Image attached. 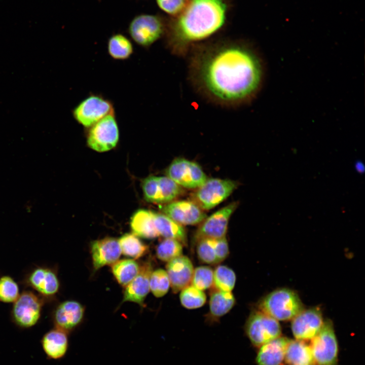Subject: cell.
Instances as JSON below:
<instances>
[{
  "label": "cell",
  "instance_id": "obj_6",
  "mask_svg": "<svg viewBox=\"0 0 365 365\" xmlns=\"http://www.w3.org/2000/svg\"><path fill=\"white\" fill-rule=\"evenodd\" d=\"M315 365H337L339 346L332 320L326 319L319 332L310 340Z\"/></svg>",
  "mask_w": 365,
  "mask_h": 365
},
{
  "label": "cell",
  "instance_id": "obj_34",
  "mask_svg": "<svg viewBox=\"0 0 365 365\" xmlns=\"http://www.w3.org/2000/svg\"><path fill=\"white\" fill-rule=\"evenodd\" d=\"M170 286L166 271L159 269L152 271L150 278V289L156 297L164 296L168 292Z\"/></svg>",
  "mask_w": 365,
  "mask_h": 365
},
{
  "label": "cell",
  "instance_id": "obj_26",
  "mask_svg": "<svg viewBox=\"0 0 365 365\" xmlns=\"http://www.w3.org/2000/svg\"><path fill=\"white\" fill-rule=\"evenodd\" d=\"M154 223L159 234L165 238L176 240L181 244L186 243V233L182 225L163 213L154 212Z\"/></svg>",
  "mask_w": 365,
  "mask_h": 365
},
{
  "label": "cell",
  "instance_id": "obj_18",
  "mask_svg": "<svg viewBox=\"0 0 365 365\" xmlns=\"http://www.w3.org/2000/svg\"><path fill=\"white\" fill-rule=\"evenodd\" d=\"M166 269L170 286L174 293L181 291L190 285L194 268L192 262L187 257L181 255L168 262Z\"/></svg>",
  "mask_w": 365,
  "mask_h": 365
},
{
  "label": "cell",
  "instance_id": "obj_10",
  "mask_svg": "<svg viewBox=\"0 0 365 365\" xmlns=\"http://www.w3.org/2000/svg\"><path fill=\"white\" fill-rule=\"evenodd\" d=\"M166 176L180 187L198 188L207 177L197 163L184 158L175 159L166 169Z\"/></svg>",
  "mask_w": 365,
  "mask_h": 365
},
{
  "label": "cell",
  "instance_id": "obj_37",
  "mask_svg": "<svg viewBox=\"0 0 365 365\" xmlns=\"http://www.w3.org/2000/svg\"><path fill=\"white\" fill-rule=\"evenodd\" d=\"M158 7L169 17L179 14L185 7L187 0H156Z\"/></svg>",
  "mask_w": 365,
  "mask_h": 365
},
{
  "label": "cell",
  "instance_id": "obj_24",
  "mask_svg": "<svg viewBox=\"0 0 365 365\" xmlns=\"http://www.w3.org/2000/svg\"><path fill=\"white\" fill-rule=\"evenodd\" d=\"M285 362L288 365H315L310 344L303 340L290 339L285 350Z\"/></svg>",
  "mask_w": 365,
  "mask_h": 365
},
{
  "label": "cell",
  "instance_id": "obj_30",
  "mask_svg": "<svg viewBox=\"0 0 365 365\" xmlns=\"http://www.w3.org/2000/svg\"><path fill=\"white\" fill-rule=\"evenodd\" d=\"M118 241L122 252L125 256L134 259L142 257L148 249L147 246L133 234H126Z\"/></svg>",
  "mask_w": 365,
  "mask_h": 365
},
{
  "label": "cell",
  "instance_id": "obj_17",
  "mask_svg": "<svg viewBox=\"0 0 365 365\" xmlns=\"http://www.w3.org/2000/svg\"><path fill=\"white\" fill-rule=\"evenodd\" d=\"M84 313V309L80 303L65 301L57 308L54 314V323L56 328L68 333L81 323Z\"/></svg>",
  "mask_w": 365,
  "mask_h": 365
},
{
  "label": "cell",
  "instance_id": "obj_28",
  "mask_svg": "<svg viewBox=\"0 0 365 365\" xmlns=\"http://www.w3.org/2000/svg\"><path fill=\"white\" fill-rule=\"evenodd\" d=\"M235 303L231 292L217 290L211 294L209 300V310L212 316L219 318L229 312Z\"/></svg>",
  "mask_w": 365,
  "mask_h": 365
},
{
  "label": "cell",
  "instance_id": "obj_2",
  "mask_svg": "<svg viewBox=\"0 0 365 365\" xmlns=\"http://www.w3.org/2000/svg\"><path fill=\"white\" fill-rule=\"evenodd\" d=\"M233 7L232 0H187L182 11L167 17L165 45L177 57H186L226 27Z\"/></svg>",
  "mask_w": 365,
  "mask_h": 365
},
{
  "label": "cell",
  "instance_id": "obj_5",
  "mask_svg": "<svg viewBox=\"0 0 365 365\" xmlns=\"http://www.w3.org/2000/svg\"><path fill=\"white\" fill-rule=\"evenodd\" d=\"M115 113L112 101L99 93H90L71 111L74 119L88 128L104 117Z\"/></svg>",
  "mask_w": 365,
  "mask_h": 365
},
{
  "label": "cell",
  "instance_id": "obj_27",
  "mask_svg": "<svg viewBox=\"0 0 365 365\" xmlns=\"http://www.w3.org/2000/svg\"><path fill=\"white\" fill-rule=\"evenodd\" d=\"M107 51L109 56L116 60H126L133 53L131 40L125 35L116 33L110 36L107 42Z\"/></svg>",
  "mask_w": 365,
  "mask_h": 365
},
{
  "label": "cell",
  "instance_id": "obj_38",
  "mask_svg": "<svg viewBox=\"0 0 365 365\" xmlns=\"http://www.w3.org/2000/svg\"><path fill=\"white\" fill-rule=\"evenodd\" d=\"M355 167L358 172L360 173H362L364 172V166L362 162L357 161L355 163Z\"/></svg>",
  "mask_w": 365,
  "mask_h": 365
},
{
  "label": "cell",
  "instance_id": "obj_33",
  "mask_svg": "<svg viewBox=\"0 0 365 365\" xmlns=\"http://www.w3.org/2000/svg\"><path fill=\"white\" fill-rule=\"evenodd\" d=\"M182 244L178 241L165 238L162 241L156 248L157 258L164 262H169L181 255Z\"/></svg>",
  "mask_w": 365,
  "mask_h": 365
},
{
  "label": "cell",
  "instance_id": "obj_8",
  "mask_svg": "<svg viewBox=\"0 0 365 365\" xmlns=\"http://www.w3.org/2000/svg\"><path fill=\"white\" fill-rule=\"evenodd\" d=\"M88 128L87 143L92 150L104 152L117 145L119 129L115 113L107 115Z\"/></svg>",
  "mask_w": 365,
  "mask_h": 365
},
{
  "label": "cell",
  "instance_id": "obj_14",
  "mask_svg": "<svg viewBox=\"0 0 365 365\" xmlns=\"http://www.w3.org/2000/svg\"><path fill=\"white\" fill-rule=\"evenodd\" d=\"M291 330L295 339L310 341L321 328L324 320L317 307L303 309L291 320Z\"/></svg>",
  "mask_w": 365,
  "mask_h": 365
},
{
  "label": "cell",
  "instance_id": "obj_20",
  "mask_svg": "<svg viewBox=\"0 0 365 365\" xmlns=\"http://www.w3.org/2000/svg\"><path fill=\"white\" fill-rule=\"evenodd\" d=\"M229 252L226 237L219 239L205 238L197 242L198 256L205 263L215 264L220 263L228 257Z\"/></svg>",
  "mask_w": 365,
  "mask_h": 365
},
{
  "label": "cell",
  "instance_id": "obj_22",
  "mask_svg": "<svg viewBox=\"0 0 365 365\" xmlns=\"http://www.w3.org/2000/svg\"><path fill=\"white\" fill-rule=\"evenodd\" d=\"M290 339L280 336L261 346L257 355V365H283L286 346Z\"/></svg>",
  "mask_w": 365,
  "mask_h": 365
},
{
  "label": "cell",
  "instance_id": "obj_25",
  "mask_svg": "<svg viewBox=\"0 0 365 365\" xmlns=\"http://www.w3.org/2000/svg\"><path fill=\"white\" fill-rule=\"evenodd\" d=\"M130 226L133 234L137 236L153 239L159 236L155 225L153 211L138 210L131 217Z\"/></svg>",
  "mask_w": 365,
  "mask_h": 365
},
{
  "label": "cell",
  "instance_id": "obj_12",
  "mask_svg": "<svg viewBox=\"0 0 365 365\" xmlns=\"http://www.w3.org/2000/svg\"><path fill=\"white\" fill-rule=\"evenodd\" d=\"M42 303L31 291H24L14 302L12 310L15 323L22 328H29L36 324L41 313Z\"/></svg>",
  "mask_w": 365,
  "mask_h": 365
},
{
  "label": "cell",
  "instance_id": "obj_4",
  "mask_svg": "<svg viewBox=\"0 0 365 365\" xmlns=\"http://www.w3.org/2000/svg\"><path fill=\"white\" fill-rule=\"evenodd\" d=\"M166 21L167 17L159 14H140L131 20L127 31L137 45L148 49L163 38Z\"/></svg>",
  "mask_w": 365,
  "mask_h": 365
},
{
  "label": "cell",
  "instance_id": "obj_31",
  "mask_svg": "<svg viewBox=\"0 0 365 365\" xmlns=\"http://www.w3.org/2000/svg\"><path fill=\"white\" fill-rule=\"evenodd\" d=\"M236 279L234 272L227 266H218L213 271V284L217 290L231 292Z\"/></svg>",
  "mask_w": 365,
  "mask_h": 365
},
{
  "label": "cell",
  "instance_id": "obj_32",
  "mask_svg": "<svg viewBox=\"0 0 365 365\" xmlns=\"http://www.w3.org/2000/svg\"><path fill=\"white\" fill-rule=\"evenodd\" d=\"M179 299L184 307L193 309L204 305L206 302V297L203 290L190 285L181 290Z\"/></svg>",
  "mask_w": 365,
  "mask_h": 365
},
{
  "label": "cell",
  "instance_id": "obj_29",
  "mask_svg": "<svg viewBox=\"0 0 365 365\" xmlns=\"http://www.w3.org/2000/svg\"><path fill=\"white\" fill-rule=\"evenodd\" d=\"M139 268L134 260L125 259L113 264L112 271L119 283L126 286L138 274Z\"/></svg>",
  "mask_w": 365,
  "mask_h": 365
},
{
  "label": "cell",
  "instance_id": "obj_19",
  "mask_svg": "<svg viewBox=\"0 0 365 365\" xmlns=\"http://www.w3.org/2000/svg\"><path fill=\"white\" fill-rule=\"evenodd\" d=\"M152 266L145 263L139 268L136 276L126 286L123 302H132L142 306L143 301L150 291V278Z\"/></svg>",
  "mask_w": 365,
  "mask_h": 365
},
{
  "label": "cell",
  "instance_id": "obj_9",
  "mask_svg": "<svg viewBox=\"0 0 365 365\" xmlns=\"http://www.w3.org/2000/svg\"><path fill=\"white\" fill-rule=\"evenodd\" d=\"M237 184L228 179L207 178L195 194L196 203L202 209H212L226 199Z\"/></svg>",
  "mask_w": 365,
  "mask_h": 365
},
{
  "label": "cell",
  "instance_id": "obj_23",
  "mask_svg": "<svg viewBox=\"0 0 365 365\" xmlns=\"http://www.w3.org/2000/svg\"><path fill=\"white\" fill-rule=\"evenodd\" d=\"M28 282L36 290L47 296L56 294L59 286L56 274L51 270L44 268L35 269L30 275Z\"/></svg>",
  "mask_w": 365,
  "mask_h": 365
},
{
  "label": "cell",
  "instance_id": "obj_7",
  "mask_svg": "<svg viewBox=\"0 0 365 365\" xmlns=\"http://www.w3.org/2000/svg\"><path fill=\"white\" fill-rule=\"evenodd\" d=\"M244 329L251 343L257 348H260L282 334L279 321L260 310L250 313Z\"/></svg>",
  "mask_w": 365,
  "mask_h": 365
},
{
  "label": "cell",
  "instance_id": "obj_11",
  "mask_svg": "<svg viewBox=\"0 0 365 365\" xmlns=\"http://www.w3.org/2000/svg\"><path fill=\"white\" fill-rule=\"evenodd\" d=\"M145 199L156 203H168L173 201L181 193V187L167 176H150L142 182Z\"/></svg>",
  "mask_w": 365,
  "mask_h": 365
},
{
  "label": "cell",
  "instance_id": "obj_35",
  "mask_svg": "<svg viewBox=\"0 0 365 365\" xmlns=\"http://www.w3.org/2000/svg\"><path fill=\"white\" fill-rule=\"evenodd\" d=\"M192 285L204 290L213 284V271L207 266H200L194 270L192 278Z\"/></svg>",
  "mask_w": 365,
  "mask_h": 365
},
{
  "label": "cell",
  "instance_id": "obj_21",
  "mask_svg": "<svg viewBox=\"0 0 365 365\" xmlns=\"http://www.w3.org/2000/svg\"><path fill=\"white\" fill-rule=\"evenodd\" d=\"M41 343L48 359L54 360L61 359L68 350L67 333L57 328L52 329L43 336Z\"/></svg>",
  "mask_w": 365,
  "mask_h": 365
},
{
  "label": "cell",
  "instance_id": "obj_15",
  "mask_svg": "<svg viewBox=\"0 0 365 365\" xmlns=\"http://www.w3.org/2000/svg\"><path fill=\"white\" fill-rule=\"evenodd\" d=\"M163 214L181 225L198 224L206 214L196 203L188 200L172 201L162 207Z\"/></svg>",
  "mask_w": 365,
  "mask_h": 365
},
{
  "label": "cell",
  "instance_id": "obj_3",
  "mask_svg": "<svg viewBox=\"0 0 365 365\" xmlns=\"http://www.w3.org/2000/svg\"><path fill=\"white\" fill-rule=\"evenodd\" d=\"M259 310L279 321L291 320L304 307L298 293L288 288L275 289L259 304Z\"/></svg>",
  "mask_w": 365,
  "mask_h": 365
},
{
  "label": "cell",
  "instance_id": "obj_13",
  "mask_svg": "<svg viewBox=\"0 0 365 365\" xmlns=\"http://www.w3.org/2000/svg\"><path fill=\"white\" fill-rule=\"evenodd\" d=\"M238 204L233 202L206 217L197 230L194 240L205 239H219L226 237L229 221Z\"/></svg>",
  "mask_w": 365,
  "mask_h": 365
},
{
  "label": "cell",
  "instance_id": "obj_36",
  "mask_svg": "<svg viewBox=\"0 0 365 365\" xmlns=\"http://www.w3.org/2000/svg\"><path fill=\"white\" fill-rule=\"evenodd\" d=\"M19 288L16 282L9 276L0 279V301L5 303L14 302L18 298Z\"/></svg>",
  "mask_w": 365,
  "mask_h": 365
},
{
  "label": "cell",
  "instance_id": "obj_1",
  "mask_svg": "<svg viewBox=\"0 0 365 365\" xmlns=\"http://www.w3.org/2000/svg\"><path fill=\"white\" fill-rule=\"evenodd\" d=\"M187 56L191 85L213 104L239 107L252 100L261 87L262 62L245 40L208 41L194 47Z\"/></svg>",
  "mask_w": 365,
  "mask_h": 365
},
{
  "label": "cell",
  "instance_id": "obj_16",
  "mask_svg": "<svg viewBox=\"0 0 365 365\" xmlns=\"http://www.w3.org/2000/svg\"><path fill=\"white\" fill-rule=\"evenodd\" d=\"M91 251L95 270L114 264L118 261L122 252L118 240L111 237L93 241Z\"/></svg>",
  "mask_w": 365,
  "mask_h": 365
}]
</instances>
